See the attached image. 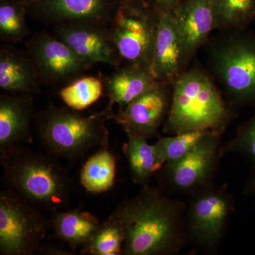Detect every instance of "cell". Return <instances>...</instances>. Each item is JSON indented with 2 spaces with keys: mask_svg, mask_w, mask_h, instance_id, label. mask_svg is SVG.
<instances>
[{
  "mask_svg": "<svg viewBox=\"0 0 255 255\" xmlns=\"http://www.w3.org/2000/svg\"><path fill=\"white\" fill-rule=\"evenodd\" d=\"M183 206L157 189L144 187L135 198L122 201L114 211L124 224V255H164L184 246Z\"/></svg>",
  "mask_w": 255,
  "mask_h": 255,
  "instance_id": "cell-1",
  "label": "cell"
},
{
  "mask_svg": "<svg viewBox=\"0 0 255 255\" xmlns=\"http://www.w3.org/2000/svg\"><path fill=\"white\" fill-rule=\"evenodd\" d=\"M234 113L209 70L188 67L172 82V99L164 125L169 134L196 131L222 132Z\"/></svg>",
  "mask_w": 255,
  "mask_h": 255,
  "instance_id": "cell-2",
  "label": "cell"
},
{
  "mask_svg": "<svg viewBox=\"0 0 255 255\" xmlns=\"http://www.w3.org/2000/svg\"><path fill=\"white\" fill-rule=\"evenodd\" d=\"M0 158L8 191L42 211L68 208L73 185L59 158L22 147Z\"/></svg>",
  "mask_w": 255,
  "mask_h": 255,
  "instance_id": "cell-3",
  "label": "cell"
},
{
  "mask_svg": "<svg viewBox=\"0 0 255 255\" xmlns=\"http://www.w3.org/2000/svg\"><path fill=\"white\" fill-rule=\"evenodd\" d=\"M210 38L209 73L233 105L255 103V34L246 30L222 31Z\"/></svg>",
  "mask_w": 255,
  "mask_h": 255,
  "instance_id": "cell-4",
  "label": "cell"
},
{
  "mask_svg": "<svg viewBox=\"0 0 255 255\" xmlns=\"http://www.w3.org/2000/svg\"><path fill=\"white\" fill-rule=\"evenodd\" d=\"M77 112L50 107L41 114L37 132L47 152L73 162L92 150L108 148V110L89 116Z\"/></svg>",
  "mask_w": 255,
  "mask_h": 255,
  "instance_id": "cell-5",
  "label": "cell"
},
{
  "mask_svg": "<svg viewBox=\"0 0 255 255\" xmlns=\"http://www.w3.org/2000/svg\"><path fill=\"white\" fill-rule=\"evenodd\" d=\"M158 23L159 11L146 0H119L109 26L122 63L150 70Z\"/></svg>",
  "mask_w": 255,
  "mask_h": 255,
  "instance_id": "cell-6",
  "label": "cell"
},
{
  "mask_svg": "<svg viewBox=\"0 0 255 255\" xmlns=\"http://www.w3.org/2000/svg\"><path fill=\"white\" fill-rule=\"evenodd\" d=\"M51 228L41 210L11 191L0 193V254L33 255L39 253Z\"/></svg>",
  "mask_w": 255,
  "mask_h": 255,
  "instance_id": "cell-7",
  "label": "cell"
},
{
  "mask_svg": "<svg viewBox=\"0 0 255 255\" xmlns=\"http://www.w3.org/2000/svg\"><path fill=\"white\" fill-rule=\"evenodd\" d=\"M172 83L157 82L148 91L117 113L109 110V119L115 121L127 136L147 139L157 135L166 120L172 99Z\"/></svg>",
  "mask_w": 255,
  "mask_h": 255,
  "instance_id": "cell-8",
  "label": "cell"
},
{
  "mask_svg": "<svg viewBox=\"0 0 255 255\" xmlns=\"http://www.w3.org/2000/svg\"><path fill=\"white\" fill-rule=\"evenodd\" d=\"M27 48L40 76L50 83L73 81L92 67L65 42L46 33L33 35Z\"/></svg>",
  "mask_w": 255,
  "mask_h": 255,
  "instance_id": "cell-9",
  "label": "cell"
},
{
  "mask_svg": "<svg viewBox=\"0 0 255 255\" xmlns=\"http://www.w3.org/2000/svg\"><path fill=\"white\" fill-rule=\"evenodd\" d=\"M55 36L68 45L90 66L104 63L119 67L122 63L107 23H60L55 28Z\"/></svg>",
  "mask_w": 255,
  "mask_h": 255,
  "instance_id": "cell-10",
  "label": "cell"
},
{
  "mask_svg": "<svg viewBox=\"0 0 255 255\" xmlns=\"http://www.w3.org/2000/svg\"><path fill=\"white\" fill-rule=\"evenodd\" d=\"M232 209L231 197L223 190H206L193 201L189 212L191 236L199 244L213 247L219 243Z\"/></svg>",
  "mask_w": 255,
  "mask_h": 255,
  "instance_id": "cell-11",
  "label": "cell"
},
{
  "mask_svg": "<svg viewBox=\"0 0 255 255\" xmlns=\"http://www.w3.org/2000/svg\"><path fill=\"white\" fill-rule=\"evenodd\" d=\"M219 136L218 132H209L182 158L166 164V173L174 187L191 190L206 184L217 159Z\"/></svg>",
  "mask_w": 255,
  "mask_h": 255,
  "instance_id": "cell-12",
  "label": "cell"
},
{
  "mask_svg": "<svg viewBox=\"0 0 255 255\" xmlns=\"http://www.w3.org/2000/svg\"><path fill=\"white\" fill-rule=\"evenodd\" d=\"M119 0H33L26 4L41 18L56 23L110 24Z\"/></svg>",
  "mask_w": 255,
  "mask_h": 255,
  "instance_id": "cell-13",
  "label": "cell"
},
{
  "mask_svg": "<svg viewBox=\"0 0 255 255\" xmlns=\"http://www.w3.org/2000/svg\"><path fill=\"white\" fill-rule=\"evenodd\" d=\"M189 66L173 13L159 12L151 73L157 81L172 83Z\"/></svg>",
  "mask_w": 255,
  "mask_h": 255,
  "instance_id": "cell-14",
  "label": "cell"
},
{
  "mask_svg": "<svg viewBox=\"0 0 255 255\" xmlns=\"http://www.w3.org/2000/svg\"><path fill=\"white\" fill-rule=\"evenodd\" d=\"M33 105L31 94H3L0 97V157L31 142Z\"/></svg>",
  "mask_w": 255,
  "mask_h": 255,
  "instance_id": "cell-15",
  "label": "cell"
},
{
  "mask_svg": "<svg viewBox=\"0 0 255 255\" xmlns=\"http://www.w3.org/2000/svg\"><path fill=\"white\" fill-rule=\"evenodd\" d=\"M173 15L189 65L215 30L212 0H183Z\"/></svg>",
  "mask_w": 255,
  "mask_h": 255,
  "instance_id": "cell-16",
  "label": "cell"
},
{
  "mask_svg": "<svg viewBox=\"0 0 255 255\" xmlns=\"http://www.w3.org/2000/svg\"><path fill=\"white\" fill-rule=\"evenodd\" d=\"M157 82L150 69L142 65L125 64L112 73L106 82V90L110 99L107 109L112 110L113 105H117L119 110H122L148 91Z\"/></svg>",
  "mask_w": 255,
  "mask_h": 255,
  "instance_id": "cell-17",
  "label": "cell"
},
{
  "mask_svg": "<svg viewBox=\"0 0 255 255\" xmlns=\"http://www.w3.org/2000/svg\"><path fill=\"white\" fill-rule=\"evenodd\" d=\"M39 73L31 58L16 50L1 48L0 88L11 94H31L36 90Z\"/></svg>",
  "mask_w": 255,
  "mask_h": 255,
  "instance_id": "cell-18",
  "label": "cell"
},
{
  "mask_svg": "<svg viewBox=\"0 0 255 255\" xmlns=\"http://www.w3.org/2000/svg\"><path fill=\"white\" fill-rule=\"evenodd\" d=\"M50 225L55 237L67 243L75 252L91 241L101 223L91 213L75 209L53 213Z\"/></svg>",
  "mask_w": 255,
  "mask_h": 255,
  "instance_id": "cell-19",
  "label": "cell"
},
{
  "mask_svg": "<svg viewBox=\"0 0 255 255\" xmlns=\"http://www.w3.org/2000/svg\"><path fill=\"white\" fill-rule=\"evenodd\" d=\"M117 160L108 148L96 151L82 167L80 182L88 192L100 194L113 187Z\"/></svg>",
  "mask_w": 255,
  "mask_h": 255,
  "instance_id": "cell-20",
  "label": "cell"
},
{
  "mask_svg": "<svg viewBox=\"0 0 255 255\" xmlns=\"http://www.w3.org/2000/svg\"><path fill=\"white\" fill-rule=\"evenodd\" d=\"M124 152L128 161L132 179L137 184L145 185L152 174L162 167L159 162L155 145H150L146 139L128 136Z\"/></svg>",
  "mask_w": 255,
  "mask_h": 255,
  "instance_id": "cell-21",
  "label": "cell"
},
{
  "mask_svg": "<svg viewBox=\"0 0 255 255\" xmlns=\"http://www.w3.org/2000/svg\"><path fill=\"white\" fill-rule=\"evenodd\" d=\"M215 30H246L255 21V0H212Z\"/></svg>",
  "mask_w": 255,
  "mask_h": 255,
  "instance_id": "cell-22",
  "label": "cell"
},
{
  "mask_svg": "<svg viewBox=\"0 0 255 255\" xmlns=\"http://www.w3.org/2000/svg\"><path fill=\"white\" fill-rule=\"evenodd\" d=\"M125 229L122 221L113 212L103 223L91 241L80 249L82 255H124Z\"/></svg>",
  "mask_w": 255,
  "mask_h": 255,
  "instance_id": "cell-23",
  "label": "cell"
},
{
  "mask_svg": "<svg viewBox=\"0 0 255 255\" xmlns=\"http://www.w3.org/2000/svg\"><path fill=\"white\" fill-rule=\"evenodd\" d=\"M103 92V84L93 76L80 77L59 92L61 100L69 108L75 111L85 110L95 103Z\"/></svg>",
  "mask_w": 255,
  "mask_h": 255,
  "instance_id": "cell-24",
  "label": "cell"
},
{
  "mask_svg": "<svg viewBox=\"0 0 255 255\" xmlns=\"http://www.w3.org/2000/svg\"><path fill=\"white\" fill-rule=\"evenodd\" d=\"M26 5L20 0L0 1V37L8 43H16L27 36Z\"/></svg>",
  "mask_w": 255,
  "mask_h": 255,
  "instance_id": "cell-25",
  "label": "cell"
},
{
  "mask_svg": "<svg viewBox=\"0 0 255 255\" xmlns=\"http://www.w3.org/2000/svg\"><path fill=\"white\" fill-rule=\"evenodd\" d=\"M209 131H196L163 137L155 144L159 163H171L182 158Z\"/></svg>",
  "mask_w": 255,
  "mask_h": 255,
  "instance_id": "cell-26",
  "label": "cell"
},
{
  "mask_svg": "<svg viewBox=\"0 0 255 255\" xmlns=\"http://www.w3.org/2000/svg\"><path fill=\"white\" fill-rule=\"evenodd\" d=\"M235 143L239 150L249 156L255 170V115L241 128Z\"/></svg>",
  "mask_w": 255,
  "mask_h": 255,
  "instance_id": "cell-27",
  "label": "cell"
},
{
  "mask_svg": "<svg viewBox=\"0 0 255 255\" xmlns=\"http://www.w3.org/2000/svg\"><path fill=\"white\" fill-rule=\"evenodd\" d=\"M159 12L173 13L183 0H146Z\"/></svg>",
  "mask_w": 255,
  "mask_h": 255,
  "instance_id": "cell-28",
  "label": "cell"
},
{
  "mask_svg": "<svg viewBox=\"0 0 255 255\" xmlns=\"http://www.w3.org/2000/svg\"><path fill=\"white\" fill-rule=\"evenodd\" d=\"M21 2L23 3L25 5L27 4L28 3L31 2V1H33V0H20Z\"/></svg>",
  "mask_w": 255,
  "mask_h": 255,
  "instance_id": "cell-29",
  "label": "cell"
}]
</instances>
